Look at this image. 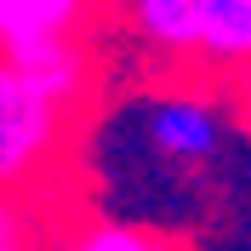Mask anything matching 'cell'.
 I'll return each mask as SVG.
<instances>
[{"label": "cell", "instance_id": "cell-5", "mask_svg": "<svg viewBox=\"0 0 251 251\" xmlns=\"http://www.w3.org/2000/svg\"><path fill=\"white\" fill-rule=\"evenodd\" d=\"M97 0H0V51L34 46L51 34H80Z\"/></svg>", "mask_w": 251, "mask_h": 251}, {"label": "cell", "instance_id": "cell-8", "mask_svg": "<svg viewBox=\"0 0 251 251\" xmlns=\"http://www.w3.org/2000/svg\"><path fill=\"white\" fill-rule=\"evenodd\" d=\"M228 114H234V120L251 131V57L240 63L234 75H228Z\"/></svg>", "mask_w": 251, "mask_h": 251}, {"label": "cell", "instance_id": "cell-1", "mask_svg": "<svg viewBox=\"0 0 251 251\" xmlns=\"http://www.w3.org/2000/svg\"><path fill=\"white\" fill-rule=\"evenodd\" d=\"M120 34L166 69L234 75L251 57V0H114Z\"/></svg>", "mask_w": 251, "mask_h": 251}, {"label": "cell", "instance_id": "cell-3", "mask_svg": "<svg viewBox=\"0 0 251 251\" xmlns=\"http://www.w3.org/2000/svg\"><path fill=\"white\" fill-rule=\"evenodd\" d=\"M143 137L166 166H211L228 137V109L205 92H160L143 109Z\"/></svg>", "mask_w": 251, "mask_h": 251}, {"label": "cell", "instance_id": "cell-6", "mask_svg": "<svg viewBox=\"0 0 251 251\" xmlns=\"http://www.w3.org/2000/svg\"><path fill=\"white\" fill-rule=\"evenodd\" d=\"M75 246L80 251H154L160 234L154 228H137V223H120V217H103L97 228H80Z\"/></svg>", "mask_w": 251, "mask_h": 251}, {"label": "cell", "instance_id": "cell-7", "mask_svg": "<svg viewBox=\"0 0 251 251\" xmlns=\"http://www.w3.org/2000/svg\"><path fill=\"white\" fill-rule=\"evenodd\" d=\"M29 240H34V217H29V205L17 200V194H0V251L29 246Z\"/></svg>", "mask_w": 251, "mask_h": 251}, {"label": "cell", "instance_id": "cell-2", "mask_svg": "<svg viewBox=\"0 0 251 251\" xmlns=\"http://www.w3.org/2000/svg\"><path fill=\"white\" fill-rule=\"evenodd\" d=\"M69 149V109L51 103L23 63L0 51V194H34Z\"/></svg>", "mask_w": 251, "mask_h": 251}, {"label": "cell", "instance_id": "cell-4", "mask_svg": "<svg viewBox=\"0 0 251 251\" xmlns=\"http://www.w3.org/2000/svg\"><path fill=\"white\" fill-rule=\"evenodd\" d=\"M6 57H17L23 75H29L51 103H63L69 114H75L80 103H86V92H92V51H86L80 34H51V40L17 46V51H6Z\"/></svg>", "mask_w": 251, "mask_h": 251}]
</instances>
